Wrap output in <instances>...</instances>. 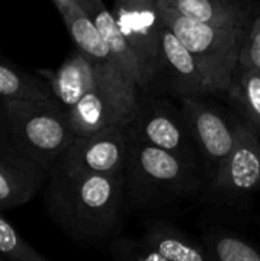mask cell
Masks as SVG:
<instances>
[{
	"label": "cell",
	"mask_w": 260,
	"mask_h": 261,
	"mask_svg": "<svg viewBox=\"0 0 260 261\" xmlns=\"http://www.w3.org/2000/svg\"><path fill=\"white\" fill-rule=\"evenodd\" d=\"M51 220L77 243L107 242L121 232L124 174H97L54 165L43 187Z\"/></svg>",
	"instance_id": "6da1fadb"
},
{
	"label": "cell",
	"mask_w": 260,
	"mask_h": 261,
	"mask_svg": "<svg viewBox=\"0 0 260 261\" xmlns=\"http://www.w3.org/2000/svg\"><path fill=\"white\" fill-rule=\"evenodd\" d=\"M201 168L162 148L132 138L124 171L126 213L173 205L198 194Z\"/></svg>",
	"instance_id": "7a4b0ae2"
},
{
	"label": "cell",
	"mask_w": 260,
	"mask_h": 261,
	"mask_svg": "<svg viewBox=\"0 0 260 261\" xmlns=\"http://www.w3.org/2000/svg\"><path fill=\"white\" fill-rule=\"evenodd\" d=\"M0 106L11 145L51 173L77 138L67 110L55 98L2 101Z\"/></svg>",
	"instance_id": "3957f363"
},
{
	"label": "cell",
	"mask_w": 260,
	"mask_h": 261,
	"mask_svg": "<svg viewBox=\"0 0 260 261\" xmlns=\"http://www.w3.org/2000/svg\"><path fill=\"white\" fill-rule=\"evenodd\" d=\"M161 6L164 23L195 55L213 93H227L239 64V54L248 28L196 21L162 3Z\"/></svg>",
	"instance_id": "277c9868"
},
{
	"label": "cell",
	"mask_w": 260,
	"mask_h": 261,
	"mask_svg": "<svg viewBox=\"0 0 260 261\" xmlns=\"http://www.w3.org/2000/svg\"><path fill=\"white\" fill-rule=\"evenodd\" d=\"M139 87L127 80L118 67L104 63L100 81L72 109L67 119L74 135L89 136L112 125L130 124L135 116Z\"/></svg>",
	"instance_id": "5b68a950"
},
{
	"label": "cell",
	"mask_w": 260,
	"mask_h": 261,
	"mask_svg": "<svg viewBox=\"0 0 260 261\" xmlns=\"http://www.w3.org/2000/svg\"><path fill=\"white\" fill-rule=\"evenodd\" d=\"M135 141L170 151L201 168V154L188 132L181 109L169 99L144 96L138 101L133 119L129 124Z\"/></svg>",
	"instance_id": "8992f818"
},
{
	"label": "cell",
	"mask_w": 260,
	"mask_h": 261,
	"mask_svg": "<svg viewBox=\"0 0 260 261\" xmlns=\"http://www.w3.org/2000/svg\"><path fill=\"white\" fill-rule=\"evenodd\" d=\"M112 12L139 61L147 93L156 73L164 28L161 0H115Z\"/></svg>",
	"instance_id": "52a82bcc"
},
{
	"label": "cell",
	"mask_w": 260,
	"mask_h": 261,
	"mask_svg": "<svg viewBox=\"0 0 260 261\" xmlns=\"http://www.w3.org/2000/svg\"><path fill=\"white\" fill-rule=\"evenodd\" d=\"M236 125V145L208 182L211 199L230 205L260 191V138L238 116Z\"/></svg>",
	"instance_id": "ba28073f"
},
{
	"label": "cell",
	"mask_w": 260,
	"mask_h": 261,
	"mask_svg": "<svg viewBox=\"0 0 260 261\" xmlns=\"http://www.w3.org/2000/svg\"><path fill=\"white\" fill-rule=\"evenodd\" d=\"M201 98L202 96L182 98L181 110L201 159L204 161L210 182L236 145L238 125L236 116L227 119L216 107Z\"/></svg>",
	"instance_id": "9c48e42d"
},
{
	"label": "cell",
	"mask_w": 260,
	"mask_h": 261,
	"mask_svg": "<svg viewBox=\"0 0 260 261\" xmlns=\"http://www.w3.org/2000/svg\"><path fill=\"white\" fill-rule=\"evenodd\" d=\"M132 145L129 124L78 136L55 165L97 174H124Z\"/></svg>",
	"instance_id": "30bf717a"
},
{
	"label": "cell",
	"mask_w": 260,
	"mask_h": 261,
	"mask_svg": "<svg viewBox=\"0 0 260 261\" xmlns=\"http://www.w3.org/2000/svg\"><path fill=\"white\" fill-rule=\"evenodd\" d=\"M159 76L164 78L169 92L181 96V99L213 93V89L195 55L166 23L161 32L158 67L153 83Z\"/></svg>",
	"instance_id": "8fae6325"
},
{
	"label": "cell",
	"mask_w": 260,
	"mask_h": 261,
	"mask_svg": "<svg viewBox=\"0 0 260 261\" xmlns=\"http://www.w3.org/2000/svg\"><path fill=\"white\" fill-rule=\"evenodd\" d=\"M49 171L20 154L11 142L0 145V208L28 203L44 187Z\"/></svg>",
	"instance_id": "7c38bea8"
},
{
	"label": "cell",
	"mask_w": 260,
	"mask_h": 261,
	"mask_svg": "<svg viewBox=\"0 0 260 261\" xmlns=\"http://www.w3.org/2000/svg\"><path fill=\"white\" fill-rule=\"evenodd\" d=\"M104 61L93 60L80 49L72 52L54 72H43L55 99L66 109H72L101 78Z\"/></svg>",
	"instance_id": "4fadbf2b"
},
{
	"label": "cell",
	"mask_w": 260,
	"mask_h": 261,
	"mask_svg": "<svg viewBox=\"0 0 260 261\" xmlns=\"http://www.w3.org/2000/svg\"><path fill=\"white\" fill-rule=\"evenodd\" d=\"M77 2L86 11V14L92 18V21L95 23V26L98 28V31L107 41L120 72L127 80L135 83L141 92H144L146 84H144L139 61L136 55L133 54L132 47L129 46L126 37L123 35L113 12H110L106 8L103 0H77Z\"/></svg>",
	"instance_id": "5bb4252c"
},
{
	"label": "cell",
	"mask_w": 260,
	"mask_h": 261,
	"mask_svg": "<svg viewBox=\"0 0 260 261\" xmlns=\"http://www.w3.org/2000/svg\"><path fill=\"white\" fill-rule=\"evenodd\" d=\"M141 237L164 261L210 260L202 243L195 242L188 234L169 222H147Z\"/></svg>",
	"instance_id": "9a60e30c"
},
{
	"label": "cell",
	"mask_w": 260,
	"mask_h": 261,
	"mask_svg": "<svg viewBox=\"0 0 260 261\" xmlns=\"http://www.w3.org/2000/svg\"><path fill=\"white\" fill-rule=\"evenodd\" d=\"M161 3L196 21L236 28H248L251 23L250 6L244 0H161Z\"/></svg>",
	"instance_id": "2e32d148"
},
{
	"label": "cell",
	"mask_w": 260,
	"mask_h": 261,
	"mask_svg": "<svg viewBox=\"0 0 260 261\" xmlns=\"http://www.w3.org/2000/svg\"><path fill=\"white\" fill-rule=\"evenodd\" d=\"M57 9L61 14L67 32L74 40L77 49L92 57L93 60L110 63L116 67L113 54L107 41L77 0H72L64 5H57Z\"/></svg>",
	"instance_id": "e0dca14e"
},
{
	"label": "cell",
	"mask_w": 260,
	"mask_h": 261,
	"mask_svg": "<svg viewBox=\"0 0 260 261\" xmlns=\"http://www.w3.org/2000/svg\"><path fill=\"white\" fill-rule=\"evenodd\" d=\"M227 93L238 118L260 138V72L238 66Z\"/></svg>",
	"instance_id": "ac0fdd59"
},
{
	"label": "cell",
	"mask_w": 260,
	"mask_h": 261,
	"mask_svg": "<svg viewBox=\"0 0 260 261\" xmlns=\"http://www.w3.org/2000/svg\"><path fill=\"white\" fill-rule=\"evenodd\" d=\"M202 246L210 260L260 261L259 246L225 229H208L202 236Z\"/></svg>",
	"instance_id": "d6986e66"
},
{
	"label": "cell",
	"mask_w": 260,
	"mask_h": 261,
	"mask_svg": "<svg viewBox=\"0 0 260 261\" xmlns=\"http://www.w3.org/2000/svg\"><path fill=\"white\" fill-rule=\"evenodd\" d=\"M55 98L49 83L46 84L14 66L0 61V99H51Z\"/></svg>",
	"instance_id": "ffe728a7"
},
{
	"label": "cell",
	"mask_w": 260,
	"mask_h": 261,
	"mask_svg": "<svg viewBox=\"0 0 260 261\" xmlns=\"http://www.w3.org/2000/svg\"><path fill=\"white\" fill-rule=\"evenodd\" d=\"M0 257L15 261H48V257L28 245L15 228L5 219L0 208Z\"/></svg>",
	"instance_id": "44dd1931"
},
{
	"label": "cell",
	"mask_w": 260,
	"mask_h": 261,
	"mask_svg": "<svg viewBox=\"0 0 260 261\" xmlns=\"http://www.w3.org/2000/svg\"><path fill=\"white\" fill-rule=\"evenodd\" d=\"M107 251L112 258L118 261H164L156 254L143 237L135 239L130 236L116 234L107 240Z\"/></svg>",
	"instance_id": "7402d4cb"
},
{
	"label": "cell",
	"mask_w": 260,
	"mask_h": 261,
	"mask_svg": "<svg viewBox=\"0 0 260 261\" xmlns=\"http://www.w3.org/2000/svg\"><path fill=\"white\" fill-rule=\"evenodd\" d=\"M238 66L260 72V12L251 18V23L247 29Z\"/></svg>",
	"instance_id": "603a6c76"
},
{
	"label": "cell",
	"mask_w": 260,
	"mask_h": 261,
	"mask_svg": "<svg viewBox=\"0 0 260 261\" xmlns=\"http://www.w3.org/2000/svg\"><path fill=\"white\" fill-rule=\"evenodd\" d=\"M0 132H5V133H6L5 122H3V115H2V106H0Z\"/></svg>",
	"instance_id": "cb8c5ba5"
},
{
	"label": "cell",
	"mask_w": 260,
	"mask_h": 261,
	"mask_svg": "<svg viewBox=\"0 0 260 261\" xmlns=\"http://www.w3.org/2000/svg\"><path fill=\"white\" fill-rule=\"evenodd\" d=\"M69 2H72V0H54L55 5H64V3H69Z\"/></svg>",
	"instance_id": "d4e9b609"
},
{
	"label": "cell",
	"mask_w": 260,
	"mask_h": 261,
	"mask_svg": "<svg viewBox=\"0 0 260 261\" xmlns=\"http://www.w3.org/2000/svg\"><path fill=\"white\" fill-rule=\"evenodd\" d=\"M5 142H9V139H6V141H3V139L0 138V145H2V144H5Z\"/></svg>",
	"instance_id": "484cf974"
}]
</instances>
